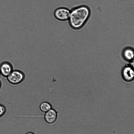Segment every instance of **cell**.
<instances>
[{
    "label": "cell",
    "mask_w": 134,
    "mask_h": 134,
    "mask_svg": "<svg viewBox=\"0 0 134 134\" xmlns=\"http://www.w3.org/2000/svg\"><path fill=\"white\" fill-rule=\"evenodd\" d=\"M90 12L86 6L77 7L71 10L68 23L72 28L78 30L81 28L88 18Z\"/></svg>",
    "instance_id": "obj_1"
},
{
    "label": "cell",
    "mask_w": 134,
    "mask_h": 134,
    "mask_svg": "<svg viewBox=\"0 0 134 134\" xmlns=\"http://www.w3.org/2000/svg\"><path fill=\"white\" fill-rule=\"evenodd\" d=\"M71 10L65 7H61L56 8L53 12L54 18L58 21L65 22L68 21Z\"/></svg>",
    "instance_id": "obj_2"
},
{
    "label": "cell",
    "mask_w": 134,
    "mask_h": 134,
    "mask_svg": "<svg viewBox=\"0 0 134 134\" xmlns=\"http://www.w3.org/2000/svg\"><path fill=\"white\" fill-rule=\"evenodd\" d=\"M25 77V74L23 71L19 69H13L7 78L10 83L16 85L22 82Z\"/></svg>",
    "instance_id": "obj_3"
},
{
    "label": "cell",
    "mask_w": 134,
    "mask_h": 134,
    "mask_svg": "<svg viewBox=\"0 0 134 134\" xmlns=\"http://www.w3.org/2000/svg\"><path fill=\"white\" fill-rule=\"evenodd\" d=\"M121 75L122 78L125 81L129 82L132 81L134 77L133 66L130 64L125 65L122 69Z\"/></svg>",
    "instance_id": "obj_4"
},
{
    "label": "cell",
    "mask_w": 134,
    "mask_h": 134,
    "mask_svg": "<svg viewBox=\"0 0 134 134\" xmlns=\"http://www.w3.org/2000/svg\"><path fill=\"white\" fill-rule=\"evenodd\" d=\"M58 116V113L55 109H51L45 113L44 116V121L47 124H52L56 121Z\"/></svg>",
    "instance_id": "obj_5"
},
{
    "label": "cell",
    "mask_w": 134,
    "mask_h": 134,
    "mask_svg": "<svg viewBox=\"0 0 134 134\" xmlns=\"http://www.w3.org/2000/svg\"><path fill=\"white\" fill-rule=\"evenodd\" d=\"M13 70L12 64L7 61H4L0 64V75L7 77Z\"/></svg>",
    "instance_id": "obj_6"
},
{
    "label": "cell",
    "mask_w": 134,
    "mask_h": 134,
    "mask_svg": "<svg viewBox=\"0 0 134 134\" xmlns=\"http://www.w3.org/2000/svg\"><path fill=\"white\" fill-rule=\"evenodd\" d=\"M122 55L124 58L130 62H133L134 52L133 49L130 47L125 48L123 51Z\"/></svg>",
    "instance_id": "obj_7"
},
{
    "label": "cell",
    "mask_w": 134,
    "mask_h": 134,
    "mask_svg": "<svg viewBox=\"0 0 134 134\" xmlns=\"http://www.w3.org/2000/svg\"><path fill=\"white\" fill-rule=\"evenodd\" d=\"M39 108L42 112L45 113L52 108V106L49 102L44 101L40 104Z\"/></svg>",
    "instance_id": "obj_8"
},
{
    "label": "cell",
    "mask_w": 134,
    "mask_h": 134,
    "mask_svg": "<svg viewBox=\"0 0 134 134\" xmlns=\"http://www.w3.org/2000/svg\"><path fill=\"white\" fill-rule=\"evenodd\" d=\"M6 110L5 107L3 105L0 104V117L4 114Z\"/></svg>",
    "instance_id": "obj_9"
},
{
    "label": "cell",
    "mask_w": 134,
    "mask_h": 134,
    "mask_svg": "<svg viewBox=\"0 0 134 134\" xmlns=\"http://www.w3.org/2000/svg\"><path fill=\"white\" fill-rule=\"evenodd\" d=\"M1 81H0V88L1 87Z\"/></svg>",
    "instance_id": "obj_10"
},
{
    "label": "cell",
    "mask_w": 134,
    "mask_h": 134,
    "mask_svg": "<svg viewBox=\"0 0 134 134\" xmlns=\"http://www.w3.org/2000/svg\"><path fill=\"white\" fill-rule=\"evenodd\" d=\"M70 54H71V53H70Z\"/></svg>",
    "instance_id": "obj_11"
}]
</instances>
